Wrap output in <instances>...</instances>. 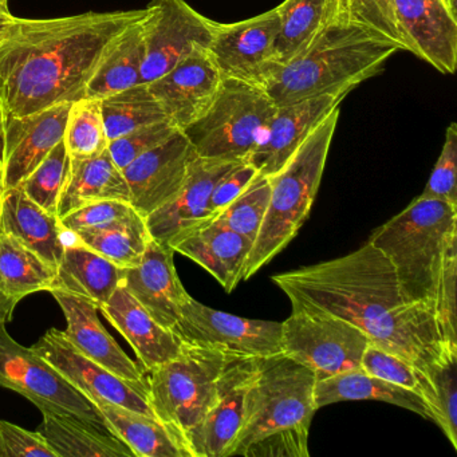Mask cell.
<instances>
[{"instance_id": "cell-55", "label": "cell", "mask_w": 457, "mask_h": 457, "mask_svg": "<svg viewBox=\"0 0 457 457\" xmlns=\"http://www.w3.org/2000/svg\"><path fill=\"white\" fill-rule=\"evenodd\" d=\"M2 194H4V191H2V183H0V199H2Z\"/></svg>"}, {"instance_id": "cell-10", "label": "cell", "mask_w": 457, "mask_h": 457, "mask_svg": "<svg viewBox=\"0 0 457 457\" xmlns=\"http://www.w3.org/2000/svg\"><path fill=\"white\" fill-rule=\"evenodd\" d=\"M4 325L0 323V386L20 393L42 413L52 411L79 417L105 427V420L97 406L54 366L37 354L33 347L18 344Z\"/></svg>"}, {"instance_id": "cell-56", "label": "cell", "mask_w": 457, "mask_h": 457, "mask_svg": "<svg viewBox=\"0 0 457 457\" xmlns=\"http://www.w3.org/2000/svg\"><path fill=\"white\" fill-rule=\"evenodd\" d=\"M448 2H451V4H456V0H448Z\"/></svg>"}, {"instance_id": "cell-3", "label": "cell", "mask_w": 457, "mask_h": 457, "mask_svg": "<svg viewBox=\"0 0 457 457\" xmlns=\"http://www.w3.org/2000/svg\"><path fill=\"white\" fill-rule=\"evenodd\" d=\"M400 52L368 29L339 17L326 23L312 45L286 65H274L261 87L277 108L337 90H353L381 73Z\"/></svg>"}, {"instance_id": "cell-6", "label": "cell", "mask_w": 457, "mask_h": 457, "mask_svg": "<svg viewBox=\"0 0 457 457\" xmlns=\"http://www.w3.org/2000/svg\"><path fill=\"white\" fill-rule=\"evenodd\" d=\"M240 355L183 344L180 354L149 371V403L154 416L186 451L196 457L200 428L218 392L226 366Z\"/></svg>"}, {"instance_id": "cell-51", "label": "cell", "mask_w": 457, "mask_h": 457, "mask_svg": "<svg viewBox=\"0 0 457 457\" xmlns=\"http://www.w3.org/2000/svg\"><path fill=\"white\" fill-rule=\"evenodd\" d=\"M345 17L342 12V0H326V23Z\"/></svg>"}, {"instance_id": "cell-4", "label": "cell", "mask_w": 457, "mask_h": 457, "mask_svg": "<svg viewBox=\"0 0 457 457\" xmlns=\"http://www.w3.org/2000/svg\"><path fill=\"white\" fill-rule=\"evenodd\" d=\"M369 242L395 267L405 298L436 315L444 271L457 253V207L419 196Z\"/></svg>"}, {"instance_id": "cell-14", "label": "cell", "mask_w": 457, "mask_h": 457, "mask_svg": "<svg viewBox=\"0 0 457 457\" xmlns=\"http://www.w3.org/2000/svg\"><path fill=\"white\" fill-rule=\"evenodd\" d=\"M196 151L181 130L122 170L130 204L146 218L175 199L183 188Z\"/></svg>"}, {"instance_id": "cell-45", "label": "cell", "mask_w": 457, "mask_h": 457, "mask_svg": "<svg viewBox=\"0 0 457 457\" xmlns=\"http://www.w3.org/2000/svg\"><path fill=\"white\" fill-rule=\"evenodd\" d=\"M361 370L369 376L384 379L390 384L419 390V377L416 368L395 353L387 352L374 344H369L361 357Z\"/></svg>"}, {"instance_id": "cell-17", "label": "cell", "mask_w": 457, "mask_h": 457, "mask_svg": "<svg viewBox=\"0 0 457 457\" xmlns=\"http://www.w3.org/2000/svg\"><path fill=\"white\" fill-rule=\"evenodd\" d=\"M350 92L349 89L337 90L278 108L247 162L256 168L259 175L266 178L279 172Z\"/></svg>"}, {"instance_id": "cell-46", "label": "cell", "mask_w": 457, "mask_h": 457, "mask_svg": "<svg viewBox=\"0 0 457 457\" xmlns=\"http://www.w3.org/2000/svg\"><path fill=\"white\" fill-rule=\"evenodd\" d=\"M58 457L46 438L37 430L23 429L12 422L0 421V457Z\"/></svg>"}, {"instance_id": "cell-34", "label": "cell", "mask_w": 457, "mask_h": 457, "mask_svg": "<svg viewBox=\"0 0 457 457\" xmlns=\"http://www.w3.org/2000/svg\"><path fill=\"white\" fill-rule=\"evenodd\" d=\"M57 269L38 253L0 231V293L20 303L25 296L50 291Z\"/></svg>"}, {"instance_id": "cell-35", "label": "cell", "mask_w": 457, "mask_h": 457, "mask_svg": "<svg viewBox=\"0 0 457 457\" xmlns=\"http://www.w3.org/2000/svg\"><path fill=\"white\" fill-rule=\"evenodd\" d=\"M275 9L279 30L272 46L271 61L286 65L302 54L326 25V0H285Z\"/></svg>"}, {"instance_id": "cell-16", "label": "cell", "mask_w": 457, "mask_h": 457, "mask_svg": "<svg viewBox=\"0 0 457 457\" xmlns=\"http://www.w3.org/2000/svg\"><path fill=\"white\" fill-rule=\"evenodd\" d=\"M223 79L207 47L197 46L148 87L167 119L183 130L207 111Z\"/></svg>"}, {"instance_id": "cell-27", "label": "cell", "mask_w": 457, "mask_h": 457, "mask_svg": "<svg viewBox=\"0 0 457 457\" xmlns=\"http://www.w3.org/2000/svg\"><path fill=\"white\" fill-rule=\"evenodd\" d=\"M104 200H130L124 173L112 159L109 149L89 159H71V172L61 195L58 218Z\"/></svg>"}, {"instance_id": "cell-39", "label": "cell", "mask_w": 457, "mask_h": 457, "mask_svg": "<svg viewBox=\"0 0 457 457\" xmlns=\"http://www.w3.org/2000/svg\"><path fill=\"white\" fill-rule=\"evenodd\" d=\"M69 172H71V156L62 140L21 183L20 188L39 207L57 215L58 204L68 181Z\"/></svg>"}, {"instance_id": "cell-43", "label": "cell", "mask_w": 457, "mask_h": 457, "mask_svg": "<svg viewBox=\"0 0 457 457\" xmlns=\"http://www.w3.org/2000/svg\"><path fill=\"white\" fill-rule=\"evenodd\" d=\"M422 199L440 200L457 207V124L452 122L432 175L420 195Z\"/></svg>"}, {"instance_id": "cell-24", "label": "cell", "mask_w": 457, "mask_h": 457, "mask_svg": "<svg viewBox=\"0 0 457 457\" xmlns=\"http://www.w3.org/2000/svg\"><path fill=\"white\" fill-rule=\"evenodd\" d=\"M253 243L232 229L210 221L173 237L168 245L207 270L227 293L243 280Z\"/></svg>"}, {"instance_id": "cell-32", "label": "cell", "mask_w": 457, "mask_h": 457, "mask_svg": "<svg viewBox=\"0 0 457 457\" xmlns=\"http://www.w3.org/2000/svg\"><path fill=\"white\" fill-rule=\"evenodd\" d=\"M97 408L109 432L127 444L135 457H188L172 432L156 417L113 403Z\"/></svg>"}, {"instance_id": "cell-18", "label": "cell", "mask_w": 457, "mask_h": 457, "mask_svg": "<svg viewBox=\"0 0 457 457\" xmlns=\"http://www.w3.org/2000/svg\"><path fill=\"white\" fill-rule=\"evenodd\" d=\"M406 52L441 74L457 68L456 4L448 0H395Z\"/></svg>"}, {"instance_id": "cell-21", "label": "cell", "mask_w": 457, "mask_h": 457, "mask_svg": "<svg viewBox=\"0 0 457 457\" xmlns=\"http://www.w3.org/2000/svg\"><path fill=\"white\" fill-rule=\"evenodd\" d=\"M237 164L239 162L197 157L175 199L146 216L152 239L168 245L178 235L212 221L211 195L218 181Z\"/></svg>"}, {"instance_id": "cell-50", "label": "cell", "mask_w": 457, "mask_h": 457, "mask_svg": "<svg viewBox=\"0 0 457 457\" xmlns=\"http://www.w3.org/2000/svg\"><path fill=\"white\" fill-rule=\"evenodd\" d=\"M17 18L9 12L7 6H0V42L6 38L10 29L14 25Z\"/></svg>"}, {"instance_id": "cell-29", "label": "cell", "mask_w": 457, "mask_h": 457, "mask_svg": "<svg viewBox=\"0 0 457 457\" xmlns=\"http://www.w3.org/2000/svg\"><path fill=\"white\" fill-rule=\"evenodd\" d=\"M366 400L392 403L413 411L422 419L430 420L429 409L419 393L369 376L361 369L315 381L314 403L317 411L331 403Z\"/></svg>"}, {"instance_id": "cell-49", "label": "cell", "mask_w": 457, "mask_h": 457, "mask_svg": "<svg viewBox=\"0 0 457 457\" xmlns=\"http://www.w3.org/2000/svg\"><path fill=\"white\" fill-rule=\"evenodd\" d=\"M17 302L7 298L4 293H0V323H7L12 320Z\"/></svg>"}, {"instance_id": "cell-15", "label": "cell", "mask_w": 457, "mask_h": 457, "mask_svg": "<svg viewBox=\"0 0 457 457\" xmlns=\"http://www.w3.org/2000/svg\"><path fill=\"white\" fill-rule=\"evenodd\" d=\"M278 30L277 9L240 22H215L208 52L224 79H240L261 87L274 65L272 46Z\"/></svg>"}, {"instance_id": "cell-47", "label": "cell", "mask_w": 457, "mask_h": 457, "mask_svg": "<svg viewBox=\"0 0 457 457\" xmlns=\"http://www.w3.org/2000/svg\"><path fill=\"white\" fill-rule=\"evenodd\" d=\"M309 432L310 430H287L274 433L248 446L243 456L309 457Z\"/></svg>"}, {"instance_id": "cell-36", "label": "cell", "mask_w": 457, "mask_h": 457, "mask_svg": "<svg viewBox=\"0 0 457 457\" xmlns=\"http://www.w3.org/2000/svg\"><path fill=\"white\" fill-rule=\"evenodd\" d=\"M104 125L109 141L148 125L168 120L149 90L148 84L136 85L101 100Z\"/></svg>"}, {"instance_id": "cell-1", "label": "cell", "mask_w": 457, "mask_h": 457, "mask_svg": "<svg viewBox=\"0 0 457 457\" xmlns=\"http://www.w3.org/2000/svg\"><path fill=\"white\" fill-rule=\"evenodd\" d=\"M271 279L293 310L347 320L370 344L400 355L416 369L424 368L451 346L441 336L436 315L405 298L395 267L370 242L346 255Z\"/></svg>"}, {"instance_id": "cell-13", "label": "cell", "mask_w": 457, "mask_h": 457, "mask_svg": "<svg viewBox=\"0 0 457 457\" xmlns=\"http://www.w3.org/2000/svg\"><path fill=\"white\" fill-rule=\"evenodd\" d=\"M33 350L54 366L96 406L113 403L146 416L156 417L149 403L148 386L127 381L90 360L66 339L62 331L50 328L34 345Z\"/></svg>"}, {"instance_id": "cell-54", "label": "cell", "mask_w": 457, "mask_h": 457, "mask_svg": "<svg viewBox=\"0 0 457 457\" xmlns=\"http://www.w3.org/2000/svg\"><path fill=\"white\" fill-rule=\"evenodd\" d=\"M0 6H7V0H0Z\"/></svg>"}, {"instance_id": "cell-8", "label": "cell", "mask_w": 457, "mask_h": 457, "mask_svg": "<svg viewBox=\"0 0 457 457\" xmlns=\"http://www.w3.org/2000/svg\"><path fill=\"white\" fill-rule=\"evenodd\" d=\"M277 109L259 85L224 79L207 111L181 132L203 159L247 162Z\"/></svg>"}, {"instance_id": "cell-41", "label": "cell", "mask_w": 457, "mask_h": 457, "mask_svg": "<svg viewBox=\"0 0 457 457\" xmlns=\"http://www.w3.org/2000/svg\"><path fill=\"white\" fill-rule=\"evenodd\" d=\"M347 20L392 42L406 52L405 39L395 17V0H347Z\"/></svg>"}, {"instance_id": "cell-40", "label": "cell", "mask_w": 457, "mask_h": 457, "mask_svg": "<svg viewBox=\"0 0 457 457\" xmlns=\"http://www.w3.org/2000/svg\"><path fill=\"white\" fill-rule=\"evenodd\" d=\"M270 194L271 186L269 178L258 173L250 186L228 207L224 208L213 221L253 243L269 208Z\"/></svg>"}, {"instance_id": "cell-44", "label": "cell", "mask_w": 457, "mask_h": 457, "mask_svg": "<svg viewBox=\"0 0 457 457\" xmlns=\"http://www.w3.org/2000/svg\"><path fill=\"white\" fill-rule=\"evenodd\" d=\"M178 130L180 129H178L170 120L140 128V129L127 133L116 140L109 141V154L117 167L122 170L141 154L164 143Z\"/></svg>"}, {"instance_id": "cell-30", "label": "cell", "mask_w": 457, "mask_h": 457, "mask_svg": "<svg viewBox=\"0 0 457 457\" xmlns=\"http://www.w3.org/2000/svg\"><path fill=\"white\" fill-rule=\"evenodd\" d=\"M38 432L58 457H135L127 444L105 427L79 417L44 411Z\"/></svg>"}, {"instance_id": "cell-12", "label": "cell", "mask_w": 457, "mask_h": 457, "mask_svg": "<svg viewBox=\"0 0 457 457\" xmlns=\"http://www.w3.org/2000/svg\"><path fill=\"white\" fill-rule=\"evenodd\" d=\"M144 22L145 58L143 82L149 84L170 71L195 47L210 46L215 22L197 12L186 0H152Z\"/></svg>"}, {"instance_id": "cell-53", "label": "cell", "mask_w": 457, "mask_h": 457, "mask_svg": "<svg viewBox=\"0 0 457 457\" xmlns=\"http://www.w3.org/2000/svg\"><path fill=\"white\" fill-rule=\"evenodd\" d=\"M346 4H347V0H342V12H344V15H345V12H346ZM345 17H346V15H345Z\"/></svg>"}, {"instance_id": "cell-52", "label": "cell", "mask_w": 457, "mask_h": 457, "mask_svg": "<svg viewBox=\"0 0 457 457\" xmlns=\"http://www.w3.org/2000/svg\"><path fill=\"white\" fill-rule=\"evenodd\" d=\"M4 122H6V113H4V101L0 97V172H2V162H4Z\"/></svg>"}, {"instance_id": "cell-37", "label": "cell", "mask_w": 457, "mask_h": 457, "mask_svg": "<svg viewBox=\"0 0 457 457\" xmlns=\"http://www.w3.org/2000/svg\"><path fill=\"white\" fill-rule=\"evenodd\" d=\"M73 237L121 269L137 266L152 240L143 216L105 228L79 231Z\"/></svg>"}, {"instance_id": "cell-23", "label": "cell", "mask_w": 457, "mask_h": 457, "mask_svg": "<svg viewBox=\"0 0 457 457\" xmlns=\"http://www.w3.org/2000/svg\"><path fill=\"white\" fill-rule=\"evenodd\" d=\"M65 314L68 328L62 331L82 354L112 373L133 384L148 386L143 369L128 357L98 318V306L89 299L62 290L50 291Z\"/></svg>"}, {"instance_id": "cell-2", "label": "cell", "mask_w": 457, "mask_h": 457, "mask_svg": "<svg viewBox=\"0 0 457 457\" xmlns=\"http://www.w3.org/2000/svg\"><path fill=\"white\" fill-rule=\"evenodd\" d=\"M148 9L15 20L0 42V97L6 117L87 97V84L122 31Z\"/></svg>"}, {"instance_id": "cell-25", "label": "cell", "mask_w": 457, "mask_h": 457, "mask_svg": "<svg viewBox=\"0 0 457 457\" xmlns=\"http://www.w3.org/2000/svg\"><path fill=\"white\" fill-rule=\"evenodd\" d=\"M98 310L124 336L146 371L180 354L183 342L172 330L157 323L122 283Z\"/></svg>"}, {"instance_id": "cell-28", "label": "cell", "mask_w": 457, "mask_h": 457, "mask_svg": "<svg viewBox=\"0 0 457 457\" xmlns=\"http://www.w3.org/2000/svg\"><path fill=\"white\" fill-rule=\"evenodd\" d=\"M121 283V267L82 243L66 245L52 290H62L95 302L109 301Z\"/></svg>"}, {"instance_id": "cell-42", "label": "cell", "mask_w": 457, "mask_h": 457, "mask_svg": "<svg viewBox=\"0 0 457 457\" xmlns=\"http://www.w3.org/2000/svg\"><path fill=\"white\" fill-rule=\"evenodd\" d=\"M137 218H141V215L130 203L121 202V200H104V202L84 205L62 216L60 218V223L66 234L73 235L87 229L105 228V227L135 220Z\"/></svg>"}, {"instance_id": "cell-26", "label": "cell", "mask_w": 457, "mask_h": 457, "mask_svg": "<svg viewBox=\"0 0 457 457\" xmlns=\"http://www.w3.org/2000/svg\"><path fill=\"white\" fill-rule=\"evenodd\" d=\"M0 231L12 235L55 269L62 259L66 243L60 218L39 207L20 187L2 194Z\"/></svg>"}, {"instance_id": "cell-7", "label": "cell", "mask_w": 457, "mask_h": 457, "mask_svg": "<svg viewBox=\"0 0 457 457\" xmlns=\"http://www.w3.org/2000/svg\"><path fill=\"white\" fill-rule=\"evenodd\" d=\"M315 374L283 354L262 358L245 395V416L228 457L243 456L256 441L287 430H310L317 411Z\"/></svg>"}, {"instance_id": "cell-31", "label": "cell", "mask_w": 457, "mask_h": 457, "mask_svg": "<svg viewBox=\"0 0 457 457\" xmlns=\"http://www.w3.org/2000/svg\"><path fill=\"white\" fill-rule=\"evenodd\" d=\"M148 14L143 20L128 26L109 47L95 76L87 84V98L103 100L114 93L144 84L141 74L145 58L144 22Z\"/></svg>"}, {"instance_id": "cell-48", "label": "cell", "mask_w": 457, "mask_h": 457, "mask_svg": "<svg viewBox=\"0 0 457 457\" xmlns=\"http://www.w3.org/2000/svg\"><path fill=\"white\" fill-rule=\"evenodd\" d=\"M258 176V170L248 162H239L228 170L216 184L211 195V212L213 219L228 207Z\"/></svg>"}, {"instance_id": "cell-22", "label": "cell", "mask_w": 457, "mask_h": 457, "mask_svg": "<svg viewBox=\"0 0 457 457\" xmlns=\"http://www.w3.org/2000/svg\"><path fill=\"white\" fill-rule=\"evenodd\" d=\"M262 358L235 357L221 373L197 440L196 457H228L245 416V395Z\"/></svg>"}, {"instance_id": "cell-38", "label": "cell", "mask_w": 457, "mask_h": 457, "mask_svg": "<svg viewBox=\"0 0 457 457\" xmlns=\"http://www.w3.org/2000/svg\"><path fill=\"white\" fill-rule=\"evenodd\" d=\"M63 143L71 159H89L108 149L101 100L85 97L71 104Z\"/></svg>"}, {"instance_id": "cell-20", "label": "cell", "mask_w": 457, "mask_h": 457, "mask_svg": "<svg viewBox=\"0 0 457 457\" xmlns=\"http://www.w3.org/2000/svg\"><path fill=\"white\" fill-rule=\"evenodd\" d=\"M175 253L170 245L152 239L137 266L121 269L124 287L157 323L172 331L191 298L176 271Z\"/></svg>"}, {"instance_id": "cell-19", "label": "cell", "mask_w": 457, "mask_h": 457, "mask_svg": "<svg viewBox=\"0 0 457 457\" xmlns=\"http://www.w3.org/2000/svg\"><path fill=\"white\" fill-rule=\"evenodd\" d=\"M71 105L60 104L29 116L6 117L2 191L20 187L63 140Z\"/></svg>"}, {"instance_id": "cell-9", "label": "cell", "mask_w": 457, "mask_h": 457, "mask_svg": "<svg viewBox=\"0 0 457 457\" xmlns=\"http://www.w3.org/2000/svg\"><path fill=\"white\" fill-rule=\"evenodd\" d=\"M369 344L357 326L330 314L293 310L282 322V354L309 368L317 379L361 369Z\"/></svg>"}, {"instance_id": "cell-33", "label": "cell", "mask_w": 457, "mask_h": 457, "mask_svg": "<svg viewBox=\"0 0 457 457\" xmlns=\"http://www.w3.org/2000/svg\"><path fill=\"white\" fill-rule=\"evenodd\" d=\"M416 371L417 393L429 409L430 421L440 427L457 449V347H446L436 360Z\"/></svg>"}, {"instance_id": "cell-5", "label": "cell", "mask_w": 457, "mask_h": 457, "mask_svg": "<svg viewBox=\"0 0 457 457\" xmlns=\"http://www.w3.org/2000/svg\"><path fill=\"white\" fill-rule=\"evenodd\" d=\"M341 111L334 109L299 146L287 164L270 176L269 208L245 262L243 280L253 278L296 237L309 219L322 181Z\"/></svg>"}, {"instance_id": "cell-11", "label": "cell", "mask_w": 457, "mask_h": 457, "mask_svg": "<svg viewBox=\"0 0 457 457\" xmlns=\"http://www.w3.org/2000/svg\"><path fill=\"white\" fill-rule=\"evenodd\" d=\"M173 333L183 344L211 347L240 357L282 354V322L219 312L192 296L184 304Z\"/></svg>"}]
</instances>
